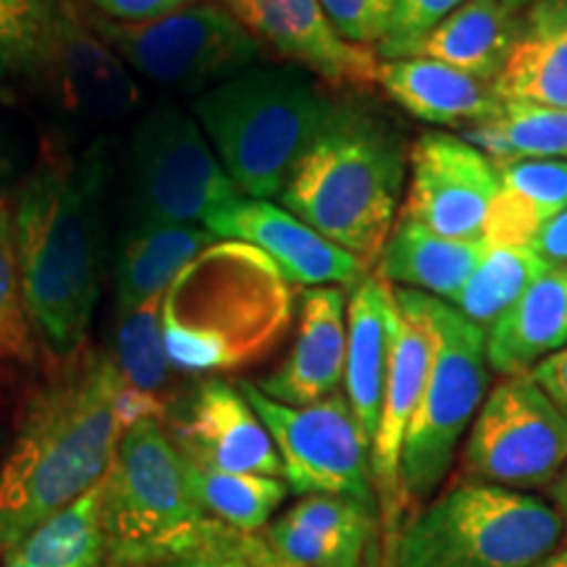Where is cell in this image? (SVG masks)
I'll return each instance as SVG.
<instances>
[{
    "label": "cell",
    "mask_w": 567,
    "mask_h": 567,
    "mask_svg": "<svg viewBox=\"0 0 567 567\" xmlns=\"http://www.w3.org/2000/svg\"><path fill=\"white\" fill-rule=\"evenodd\" d=\"M17 555L30 567H103L101 484L34 528Z\"/></svg>",
    "instance_id": "obj_32"
},
{
    "label": "cell",
    "mask_w": 567,
    "mask_h": 567,
    "mask_svg": "<svg viewBox=\"0 0 567 567\" xmlns=\"http://www.w3.org/2000/svg\"><path fill=\"white\" fill-rule=\"evenodd\" d=\"M118 59L151 82L210 90L260 59V40L229 9L184 6L151 21L92 19Z\"/></svg>",
    "instance_id": "obj_9"
},
{
    "label": "cell",
    "mask_w": 567,
    "mask_h": 567,
    "mask_svg": "<svg viewBox=\"0 0 567 567\" xmlns=\"http://www.w3.org/2000/svg\"><path fill=\"white\" fill-rule=\"evenodd\" d=\"M344 358L347 297L339 287H310L300 297L292 350L255 386L281 405H313L344 384Z\"/></svg>",
    "instance_id": "obj_20"
},
{
    "label": "cell",
    "mask_w": 567,
    "mask_h": 567,
    "mask_svg": "<svg viewBox=\"0 0 567 567\" xmlns=\"http://www.w3.org/2000/svg\"><path fill=\"white\" fill-rule=\"evenodd\" d=\"M187 476L203 513L239 534H258L266 528L289 492L284 478L205 471L193 463H187Z\"/></svg>",
    "instance_id": "obj_30"
},
{
    "label": "cell",
    "mask_w": 567,
    "mask_h": 567,
    "mask_svg": "<svg viewBox=\"0 0 567 567\" xmlns=\"http://www.w3.org/2000/svg\"><path fill=\"white\" fill-rule=\"evenodd\" d=\"M379 87L417 122L463 132L492 122L505 103L494 82L425 59L381 61Z\"/></svg>",
    "instance_id": "obj_22"
},
{
    "label": "cell",
    "mask_w": 567,
    "mask_h": 567,
    "mask_svg": "<svg viewBox=\"0 0 567 567\" xmlns=\"http://www.w3.org/2000/svg\"><path fill=\"white\" fill-rule=\"evenodd\" d=\"M151 567H252L247 534L210 520L193 544Z\"/></svg>",
    "instance_id": "obj_36"
},
{
    "label": "cell",
    "mask_w": 567,
    "mask_h": 567,
    "mask_svg": "<svg viewBox=\"0 0 567 567\" xmlns=\"http://www.w3.org/2000/svg\"><path fill=\"white\" fill-rule=\"evenodd\" d=\"M567 467V421L530 373L502 375L467 429V481L528 492Z\"/></svg>",
    "instance_id": "obj_11"
},
{
    "label": "cell",
    "mask_w": 567,
    "mask_h": 567,
    "mask_svg": "<svg viewBox=\"0 0 567 567\" xmlns=\"http://www.w3.org/2000/svg\"><path fill=\"white\" fill-rule=\"evenodd\" d=\"M408 189L400 216L450 239H484L499 168L455 134L423 132L408 153Z\"/></svg>",
    "instance_id": "obj_13"
},
{
    "label": "cell",
    "mask_w": 567,
    "mask_h": 567,
    "mask_svg": "<svg viewBox=\"0 0 567 567\" xmlns=\"http://www.w3.org/2000/svg\"><path fill=\"white\" fill-rule=\"evenodd\" d=\"M161 300L163 297H153L137 308L118 310L111 352L124 386L158 402H163L161 394L172 373L161 329Z\"/></svg>",
    "instance_id": "obj_33"
},
{
    "label": "cell",
    "mask_w": 567,
    "mask_h": 567,
    "mask_svg": "<svg viewBox=\"0 0 567 567\" xmlns=\"http://www.w3.org/2000/svg\"><path fill=\"white\" fill-rule=\"evenodd\" d=\"M193 111L237 193L268 200L281 195L339 103L302 71L250 66L205 90Z\"/></svg>",
    "instance_id": "obj_5"
},
{
    "label": "cell",
    "mask_w": 567,
    "mask_h": 567,
    "mask_svg": "<svg viewBox=\"0 0 567 567\" xmlns=\"http://www.w3.org/2000/svg\"><path fill=\"white\" fill-rule=\"evenodd\" d=\"M34 350V326L27 313L13 216L0 205V363H19Z\"/></svg>",
    "instance_id": "obj_35"
},
{
    "label": "cell",
    "mask_w": 567,
    "mask_h": 567,
    "mask_svg": "<svg viewBox=\"0 0 567 567\" xmlns=\"http://www.w3.org/2000/svg\"><path fill=\"white\" fill-rule=\"evenodd\" d=\"M400 316L389 352V368L381 396L379 429L371 444V471L375 502H379L381 534L396 536L405 515V494L400 484V460L405 436L421 405L431 354H434V326L425 310L423 292L394 289Z\"/></svg>",
    "instance_id": "obj_14"
},
{
    "label": "cell",
    "mask_w": 567,
    "mask_h": 567,
    "mask_svg": "<svg viewBox=\"0 0 567 567\" xmlns=\"http://www.w3.org/2000/svg\"><path fill=\"white\" fill-rule=\"evenodd\" d=\"M172 442L187 463L205 471L284 478L281 457L264 421L224 379H205L174 410Z\"/></svg>",
    "instance_id": "obj_17"
},
{
    "label": "cell",
    "mask_w": 567,
    "mask_h": 567,
    "mask_svg": "<svg viewBox=\"0 0 567 567\" xmlns=\"http://www.w3.org/2000/svg\"><path fill=\"white\" fill-rule=\"evenodd\" d=\"M379 542V505L331 494L302 496L258 534H247L252 567H363Z\"/></svg>",
    "instance_id": "obj_15"
},
{
    "label": "cell",
    "mask_w": 567,
    "mask_h": 567,
    "mask_svg": "<svg viewBox=\"0 0 567 567\" xmlns=\"http://www.w3.org/2000/svg\"><path fill=\"white\" fill-rule=\"evenodd\" d=\"M363 567H394L392 549H389V544L384 542V536H381V542L375 544V549L371 551V557L365 559Z\"/></svg>",
    "instance_id": "obj_44"
},
{
    "label": "cell",
    "mask_w": 567,
    "mask_h": 567,
    "mask_svg": "<svg viewBox=\"0 0 567 567\" xmlns=\"http://www.w3.org/2000/svg\"><path fill=\"white\" fill-rule=\"evenodd\" d=\"M381 536L394 567H536L557 551L563 517L528 492L463 481Z\"/></svg>",
    "instance_id": "obj_6"
},
{
    "label": "cell",
    "mask_w": 567,
    "mask_h": 567,
    "mask_svg": "<svg viewBox=\"0 0 567 567\" xmlns=\"http://www.w3.org/2000/svg\"><path fill=\"white\" fill-rule=\"evenodd\" d=\"M517 27L520 11L509 9L505 0H465L434 30L408 45L400 59L436 61L494 82L513 51Z\"/></svg>",
    "instance_id": "obj_24"
},
{
    "label": "cell",
    "mask_w": 567,
    "mask_h": 567,
    "mask_svg": "<svg viewBox=\"0 0 567 567\" xmlns=\"http://www.w3.org/2000/svg\"><path fill=\"white\" fill-rule=\"evenodd\" d=\"M3 567H30L24 563V559H21L17 551H11V555H6V565Z\"/></svg>",
    "instance_id": "obj_46"
},
{
    "label": "cell",
    "mask_w": 567,
    "mask_h": 567,
    "mask_svg": "<svg viewBox=\"0 0 567 567\" xmlns=\"http://www.w3.org/2000/svg\"><path fill=\"white\" fill-rule=\"evenodd\" d=\"M289 321L287 279L245 243L205 247L161 300L168 363L193 375L252 363L279 342Z\"/></svg>",
    "instance_id": "obj_3"
},
{
    "label": "cell",
    "mask_w": 567,
    "mask_h": 567,
    "mask_svg": "<svg viewBox=\"0 0 567 567\" xmlns=\"http://www.w3.org/2000/svg\"><path fill=\"white\" fill-rule=\"evenodd\" d=\"M463 3L465 0H394L392 27H389L386 40L375 51L384 55V61L400 59L408 45L434 30L439 21L450 17Z\"/></svg>",
    "instance_id": "obj_38"
},
{
    "label": "cell",
    "mask_w": 567,
    "mask_h": 567,
    "mask_svg": "<svg viewBox=\"0 0 567 567\" xmlns=\"http://www.w3.org/2000/svg\"><path fill=\"white\" fill-rule=\"evenodd\" d=\"M559 271H563V274L567 276V264H565V266H559Z\"/></svg>",
    "instance_id": "obj_48"
},
{
    "label": "cell",
    "mask_w": 567,
    "mask_h": 567,
    "mask_svg": "<svg viewBox=\"0 0 567 567\" xmlns=\"http://www.w3.org/2000/svg\"><path fill=\"white\" fill-rule=\"evenodd\" d=\"M122 386L111 354L80 350L30 396L0 465V555L105 478L124 434Z\"/></svg>",
    "instance_id": "obj_2"
},
{
    "label": "cell",
    "mask_w": 567,
    "mask_h": 567,
    "mask_svg": "<svg viewBox=\"0 0 567 567\" xmlns=\"http://www.w3.org/2000/svg\"><path fill=\"white\" fill-rule=\"evenodd\" d=\"M208 523L161 417L126 425L101 481L103 567H151L193 544Z\"/></svg>",
    "instance_id": "obj_7"
},
{
    "label": "cell",
    "mask_w": 567,
    "mask_h": 567,
    "mask_svg": "<svg viewBox=\"0 0 567 567\" xmlns=\"http://www.w3.org/2000/svg\"><path fill=\"white\" fill-rule=\"evenodd\" d=\"M40 82L76 122L105 124L140 105V84L118 53L84 24L71 0H59Z\"/></svg>",
    "instance_id": "obj_16"
},
{
    "label": "cell",
    "mask_w": 567,
    "mask_h": 567,
    "mask_svg": "<svg viewBox=\"0 0 567 567\" xmlns=\"http://www.w3.org/2000/svg\"><path fill=\"white\" fill-rule=\"evenodd\" d=\"M258 40L337 90L379 87V51L347 42L318 0H224Z\"/></svg>",
    "instance_id": "obj_18"
},
{
    "label": "cell",
    "mask_w": 567,
    "mask_h": 567,
    "mask_svg": "<svg viewBox=\"0 0 567 567\" xmlns=\"http://www.w3.org/2000/svg\"><path fill=\"white\" fill-rule=\"evenodd\" d=\"M237 386L271 434L284 481L295 494L375 502L371 442L344 394L337 392L313 405L292 408L274 402L250 381H239Z\"/></svg>",
    "instance_id": "obj_12"
},
{
    "label": "cell",
    "mask_w": 567,
    "mask_h": 567,
    "mask_svg": "<svg viewBox=\"0 0 567 567\" xmlns=\"http://www.w3.org/2000/svg\"><path fill=\"white\" fill-rule=\"evenodd\" d=\"M396 316L394 289L379 271H368L347 297L344 396L371 444L379 429Z\"/></svg>",
    "instance_id": "obj_21"
},
{
    "label": "cell",
    "mask_w": 567,
    "mask_h": 567,
    "mask_svg": "<svg viewBox=\"0 0 567 567\" xmlns=\"http://www.w3.org/2000/svg\"><path fill=\"white\" fill-rule=\"evenodd\" d=\"M551 266L530 247H492L484 255L465 287L452 297L450 305L471 323L488 331L492 323L513 308L530 284H536Z\"/></svg>",
    "instance_id": "obj_31"
},
{
    "label": "cell",
    "mask_w": 567,
    "mask_h": 567,
    "mask_svg": "<svg viewBox=\"0 0 567 567\" xmlns=\"http://www.w3.org/2000/svg\"><path fill=\"white\" fill-rule=\"evenodd\" d=\"M530 375L538 381V386L549 394V400L559 408V413L567 421V347L549 354L547 360H542Z\"/></svg>",
    "instance_id": "obj_40"
},
{
    "label": "cell",
    "mask_w": 567,
    "mask_h": 567,
    "mask_svg": "<svg viewBox=\"0 0 567 567\" xmlns=\"http://www.w3.org/2000/svg\"><path fill=\"white\" fill-rule=\"evenodd\" d=\"M402 182L400 140L373 118L339 105L331 124L297 161L279 200L371 271L400 216Z\"/></svg>",
    "instance_id": "obj_4"
},
{
    "label": "cell",
    "mask_w": 567,
    "mask_h": 567,
    "mask_svg": "<svg viewBox=\"0 0 567 567\" xmlns=\"http://www.w3.org/2000/svg\"><path fill=\"white\" fill-rule=\"evenodd\" d=\"M13 184V155L11 145L6 140L3 130H0V205H6V195H9Z\"/></svg>",
    "instance_id": "obj_42"
},
{
    "label": "cell",
    "mask_w": 567,
    "mask_h": 567,
    "mask_svg": "<svg viewBox=\"0 0 567 567\" xmlns=\"http://www.w3.org/2000/svg\"><path fill=\"white\" fill-rule=\"evenodd\" d=\"M505 3L509 6V9H515V11H520V13H523V11L528 9L530 3H534V0H505Z\"/></svg>",
    "instance_id": "obj_47"
},
{
    "label": "cell",
    "mask_w": 567,
    "mask_h": 567,
    "mask_svg": "<svg viewBox=\"0 0 567 567\" xmlns=\"http://www.w3.org/2000/svg\"><path fill=\"white\" fill-rule=\"evenodd\" d=\"M243 197L213 155L200 124L158 105L132 134V221L205 226Z\"/></svg>",
    "instance_id": "obj_10"
},
{
    "label": "cell",
    "mask_w": 567,
    "mask_h": 567,
    "mask_svg": "<svg viewBox=\"0 0 567 567\" xmlns=\"http://www.w3.org/2000/svg\"><path fill=\"white\" fill-rule=\"evenodd\" d=\"M505 103H534L567 111V0H534L505 69L494 80Z\"/></svg>",
    "instance_id": "obj_23"
},
{
    "label": "cell",
    "mask_w": 567,
    "mask_h": 567,
    "mask_svg": "<svg viewBox=\"0 0 567 567\" xmlns=\"http://www.w3.org/2000/svg\"><path fill=\"white\" fill-rule=\"evenodd\" d=\"M334 30L347 42L379 48L392 27L394 0H318Z\"/></svg>",
    "instance_id": "obj_37"
},
{
    "label": "cell",
    "mask_w": 567,
    "mask_h": 567,
    "mask_svg": "<svg viewBox=\"0 0 567 567\" xmlns=\"http://www.w3.org/2000/svg\"><path fill=\"white\" fill-rule=\"evenodd\" d=\"M536 567H567V549L555 551V555L547 557L542 565H536Z\"/></svg>",
    "instance_id": "obj_45"
},
{
    "label": "cell",
    "mask_w": 567,
    "mask_h": 567,
    "mask_svg": "<svg viewBox=\"0 0 567 567\" xmlns=\"http://www.w3.org/2000/svg\"><path fill=\"white\" fill-rule=\"evenodd\" d=\"M460 137L478 147L496 168L517 161L567 158V111L534 103H502L492 122Z\"/></svg>",
    "instance_id": "obj_29"
},
{
    "label": "cell",
    "mask_w": 567,
    "mask_h": 567,
    "mask_svg": "<svg viewBox=\"0 0 567 567\" xmlns=\"http://www.w3.org/2000/svg\"><path fill=\"white\" fill-rule=\"evenodd\" d=\"M488 252L486 239H450L396 218L375 271L400 289L450 302Z\"/></svg>",
    "instance_id": "obj_26"
},
{
    "label": "cell",
    "mask_w": 567,
    "mask_h": 567,
    "mask_svg": "<svg viewBox=\"0 0 567 567\" xmlns=\"http://www.w3.org/2000/svg\"><path fill=\"white\" fill-rule=\"evenodd\" d=\"M423 300L434 326V354L421 405L402 446L400 484L405 505H421L439 492L460 442L484 405L492 375L486 331L460 316L450 302L431 295H423Z\"/></svg>",
    "instance_id": "obj_8"
},
{
    "label": "cell",
    "mask_w": 567,
    "mask_h": 567,
    "mask_svg": "<svg viewBox=\"0 0 567 567\" xmlns=\"http://www.w3.org/2000/svg\"><path fill=\"white\" fill-rule=\"evenodd\" d=\"M216 239L205 226L130 221L116 255L118 310L166 295L176 276Z\"/></svg>",
    "instance_id": "obj_27"
},
{
    "label": "cell",
    "mask_w": 567,
    "mask_h": 567,
    "mask_svg": "<svg viewBox=\"0 0 567 567\" xmlns=\"http://www.w3.org/2000/svg\"><path fill=\"white\" fill-rule=\"evenodd\" d=\"M567 210V161H517L499 168L484 239L492 247H530L551 218Z\"/></svg>",
    "instance_id": "obj_28"
},
{
    "label": "cell",
    "mask_w": 567,
    "mask_h": 567,
    "mask_svg": "<svg viewBox=\"0 0 567 567\" xmlns=\"http://www.w3.org/2000/svg\"><path fill=\"white\" fill-rule=\"evenodd\" d=\"M530 250H534L538 258L547 260L551 268L567 264V210L559 213L557 218H551V221L536 234V239L530 243Z\"/></svg>",
    "instance_id": "obj_41"
},
{
    "label": "cell",
    "mask_w": 567,
    "mask_h": 567,
    "mask_svg": "<svg viewBox=\"0 0 567 567\" xmlns=\"http://www.w3.org/2000/svg\"><path fill=\"white\" fill-rule=\"evenodd\" d=\"M111 174L109 137L82 153L48 140L17 193L13 234L27 313L61 360L82 350L101 297Z\"/></svg>",
    "instance_id": "obj_1"
},
{
    "label": "cell",
    "mask_w": 567,
    "mask_h": 567,
    "mask_svg": "<svg viewBox=\"0 0 567 567\" xmlns=\"http://www.w3.org/2000/svg\"><path fill=\"white\" fill-rule=\"evenodd\" d=\"M567 347V276L551 268L517 297L486 331L488 368L499 375L530 373Z\"/></svg>",
    "instance_id": "obj_25"
},
{
    "label": "cell",
    "mask_w": 567,
    "mask_h": 567,
    "mask_svg": "<svg viewBox=\"0 0 567 567\" xmlns=\"http://www.w3.org/2000/svg\"><path fill=\"white\" fill-rule=\"evenodd\" d=\"M205 229L266 255L287 284L354 287L368 268L354 255L321 237L284 205L237 197L205 221Z\"/></svg>",
    "instance_id": "obj_19"
},
{
    "label": "cell",
    "mask_w": 567,
    "mask_h": 567,
    "mask_svg": "<svg viewBox=\"0 0 567 567\" xmlns=\"http://www.w3.org/2000/svg\"><path fill=\"white\" fill-rule=\"evenodd\" d=\"M90 3L113 21H151L193 6L195 0H90Z\"/></svg>",
    "instance_id": "obj_39"
},
{
    "label": "cell",
    "mask_w": 567,
    "mask_h": 567,
    "mask_svg": "<svg viewBox=\"0 0 567 567\" xmlns=\"http://www.w3.org/2000/svg\"><path fill=\"white\" fill-rule=\"evenodd\" d=\"M59 0H0V95L40 80Z\"/></svg>",
    "instance_id": "obj_34"
},
{
    "label": "cell",
    "mask_w": 567,
    "mask_h": 567,
    "mask_svg": "<svg viewBox=\"0 0 567 567\" xmlns=\"http://www.w3.org/2000/svg\"><path fill=\"white\" fill-rule=\"evenodd\" d=\"M549 494H551V502H555V509L559 513V517H563V536L567 542V467L555 478V484L549 486Z\"/></svg>",
    "instance_id": "obj_43"
}]
</instances>
